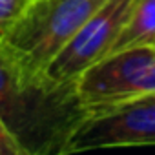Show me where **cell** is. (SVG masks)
Masks as SVG:
<instances>
[{"instance_id":"obj_1","label":"cell","mask_w":155,"mask_h":155,"mask_svg":"<svg viewBox=\"0 0 155 155\" xmlns=\"http://www.w3.org/2000/svg\"><path fill=\"white\" fill-rule=\"evenodd\" d=\"M75 84L29 79L0 40V119L28 155L64 153L69 137L88 117Z\"/></svg>"},{"instance_id":"obj_2","label":"cell","mask_w":155,"mask_h":155,"mask_svg":"<svg viewBox=\"0 0 155 155\" xmlns=\"http://www.w3.org/2000/svg\"><path fill=\"white\" fill-rule=\"evenodd\" d=\"M108 0H31L20 18L0 37L13 60L33 81H48L57 53Z\"/></svg>"},{"instance_id":"obj_3","label":"cell","mask_w":155,"mask_h":155,"mask_svg":"<svg viewBox=\"0 0 155 155\" xmlns=\"http://www.w3.org/2000/svg\"><path fill=\"white\" fill-rule=\"evenodd\" d=\"M75 86L86 115L155 93V46H137L106 55L88 68Z\"/></svg>"},{"instance_id":"obj_4","label":"cell","mask_w":155,"mask_h":155,"mask_svg":"<svg viewBox=\"0 0 155 155\" xmlns=\"http://www.w3.org/2000/svg\"><path fill=\"white\" fill-rule=\"evenodd\" d=\"M133 0H108L73 38L57 53L46 69V79L57 86L75 84L79 77L111 53L126 26Z\"/></svg>"},{"instance_id":"obj_5","label":"cell","mask_w":155,"mask_h":155,"mask_svg":"<svg viewBox=\"0 0 155 155\" xmlns=\"http://www.w3.org/2000/svg\"><path fill=\"white\" fill-rule=\"evenodd\" d=\"M148 144H155V93L88 115L69 137L64 153Z\"/></svg>"},{"instance_id":"obj_6","label":"cell","mask_w":155,"mask_h":155,"mask_svg":"<svg viewBox=\"0 0 155 155\" xmlns=\"http://www.w3.org/2000/svg\"><path fill=\"white\" fill-rule=\"evenodd\" d=\"M155 46V0H133L124 29L120 31L113 51Z\"/></svg>"},{"instance_id":"obj_7","label":"cell","mask_w":155,"mask_h":155,"mask_svg":"<svg viewBox=\"0 0 155 155\" xmlns=\"http://www.w3.org/2000/svg\"><path fill=\"white\" fill-rule=\"evenodd\" d=\"M29 2L31 0H0V37H4L20 18Z\"/></svg>"},{"instance_id":"obj_8","label":"cell","mask_w":155,"mask_h":155,"mask_svg":"<svg viewBox=\"0 0 155 155\" xmlns=\"http://www.w3.org/2000/svg\"><path fill=\"white\" fill-rule=\"evenodd\" d=\"M0 155H28L2 119H0Z\"/></svg>"}]
</instances>
